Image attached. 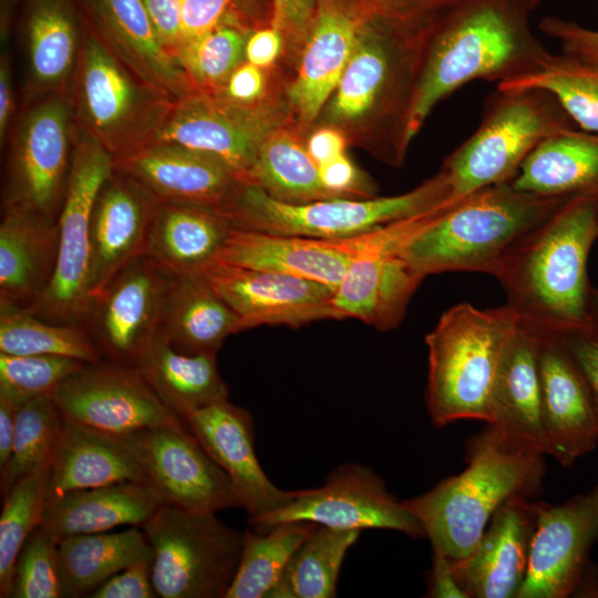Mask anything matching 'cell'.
<instances>
[{"mask_svg":"<svg viewBox=\"0 0 598 598\" xmlns=\"http://www.w3.org/2000/svg\"><path fill=\"white\" fill-rule=\"evenodd\" d=\"M532 0H462L424 44L411 105V141L435 106L475 80L502 84L537 71L551 53L530 24Z\"/></svg>","mask_w":598,"mask_h":598,"instance_id":"6da1fadb","label":"cell"},{"mask_svg":"<svg viewBox=\"0 0 598 598\" xmlns=\"http://www.w3.org/2000/svg\"><path fill=\"white\" fill-rule=\"evenodd\" d=\"M598 239V194L567 196L515 241L494 272L520 321L558 336L591 327L588 258Z\"/></svg>","mask_w":598,"mask_h":598,"instance_id":"7a4b0ae2","label":"cell"},{"mask_svg":"<svg viewBox=\"0 0 598 598\" xmlns=\"http://www.w3.org/2000/svg\"><path fill=\"white\" fill-rule=\"evenodd\" d=\"M544 456L487 424L470 441L468 464L462 473L403 504L422 524L434 551L462 560L502 504L512 497L532 499L539 492Z\"/></svg>","mask_w":598,"mask_h":598,"instance_id":"3957f363","label":"cell"},{"mask_svg":"<svg viewBox=\"0 0 598 598\" xmlns=\"http://www.w3.org/2000/svg\"><path fill=\"white\" fill-rule=\"evenodd\" d=\"M566 197L518 190L511 183L485 187L447 207L404 255L424 277L448 271L493 276L506 250Z\"/></svg>","mask_w":598,"mask_h":598,"instance_id":"277c9868","label":"cell"},{"mask_svg":"<svg viewBox=\"0 0 598 598\" xmlns=\"http://www.w3.org/2000/svg\"><path fill=\"white\" fill-rule=\"evenodd\" d=\"M519 321L507 303L478 309L462 302L443 312L425 337V401L434 425L463 419L491 421L497 371Z\"/></svg>","mask_w":598,"mask_h":598,"instance_id":"5b68a950","label":"cell"},{"mask_svg":"<svg viewBox=\"0 0 598 598\" xmlns=\"http://www.w3.org/2000/svg\"><path fill=\"white\" fill-rule=\"evenodd\" d=\"M454 202L443 172L414 189L388 197H332L287 203L261 187L239 182L216 208L235 228L327 239L349 238L419 216Z\"/></svg>","mask_w":598,"mask_h":598,"instance_id":"8992f818","label":"cell"},{"mask_svg":"<svg viewBox=\"0 0 598 598\" xmlns=\"http://www.w3.org/2000/svg\"><path fill=\"white\" fill-rule=\"evenodd\" d=\"M574 127L549 91L496 87L484 102L477 128L442 164L452 199L511 183L543 141Z\"/></svg>","mask_w":598,"mask_h":598,"instance_id":"52a82bcc","label":"cell"},{"mask_svg":"<svg viewBox=\"0 0 598 598\" xmlns=\"http://www.w3.org/2000/svg\"><path fill=\"white\" fill-rule=\"evenodd\" d=\"M153 551L161 598H225L239 563L243 532L213 513L163 505L141 527Z\"/></svg>","mask_w":598,"mask_h":598,"instance_id":"ba28073f","label":"cell"},{"mask_svg":"<svg viewBox=\"0 0 598 598\" xmlns=\"http://www.w3.org/2000/svg\"><path fill=\"white\" fill-rule=\"evenodd\" d=\"M114 171L113 155L93 136L81 140L71 158L58 214V258L42 296L27 310L52 323L85 324L89 295L90 224L97 194Z\"/></svg>","mask_w":598,"mask_h":598,"instance_id":"9c48e42d","label":"cell"},{"mask_svg":"<svg viewBox=\"0 0 598 598\" xmlns=\"http://www.w3.org/2000/svg\"><path fill=\"white\" fill-rule=\"evenodd\" d=\"M398 220L360 235V248L333 291L341 318H355L381 331L396 328L425 278L405 257L409 243L444 210Z\"/></svg>","mask_w":598,"mask_h":598,"instance_id":"30bf717a","label":"cell"},{"mask_svg":"<svg viewBox=\"0 0 598 598\" xmlns=\"http://www.w3.org/2000/svg\"><path fill=\"white\" fill-rule=\"evenodd\" d=\"M79 58V104L90 135L114 158L145 144L171 101L134 75L96 33L86 34Z\"/></svg>","mask_w":598,"mask_h":598,"instance_id":"8fae6325","label":"cell"},{"mask_svg":"<svg viewBox=\"0 0 598 598\" xmlns=\"http://www.w3.org/2000/svg\"><path fill=\"white\" fill-rule=\"evenodd\" d=\"M287 522H309L340 529L384 528L425 537L420 520L386 488L371 468L347 463L320 487L295 491L286 505L251 526L265 532Z\"/></svg>","mask_w":598,"mask_h":598,"instance_id":"7c38bea8","label":"cell"},{"mask_svg":"<svg viewBox=\"0 0 598 598\" xmlns=\"http://www.w3.org/2000/svg\"><path fill=\"white\" fill-rule=\"evenodd\" d=\"M51 398L63 419L118 437L184 423L134 367L107 360L86 363L65 378Z\"/></svg>","mask_w":598,"mask_h":598,"instance_id":"4fadbf2b","label":"cell"},{"mask_svg":"<svg viewBox=\"0 0 598 598\" xmlns=\"http://www.w3.org/2000/svg\"><path fill=\"white\" fill-rule=\"evenodd\" d=\"M278 113L265 105L189 93L172 104L148 142L181 145L214 156L245 182L262 143L279 130Z\"/></svg>","mask_w":598,"mask_h":598,"instance_id":"5bb4252c","label":"cell"},{"mask_svg":"<svg viewBox=\"0 0 598 598\" xmlns=\"http://www.w3.org/2000/svg\"><path fill=\"white\" fill-rule=\"evenodd\" d=\"M536 527L517 598L577 596L596 574L589 554L598 540V486L560 504L536 502Z\"/></svg>","mask_w":598,"mask_h":598,"instance_id":"9a60e30c","label":"cell"},{"mask_svg":"<svg viewBox=\"0 0 598 598\" xmlns=\"http://www.w3.org/2000/svg\"><path fill=\"white\" fill-rule=\"evenodd\" d=\"M138 456L163 505L197 513L240 507L235 487L185 423L123 437Z\"/></svg>","mask_w":598,"mask_h":598,"instance_id":"2e32d148","label":"cell"},{"mask_svg":"<svg viewBox=\"0 0 598 598\" xmlns=\"http://www.w3.org/2000/svg\"><path fill=\"white\" fill-rule=\"evenodd\" d=\"M240 320L258 326L298 328L342 319L332 303L333 289L309 279L214 261L200 271Z\"/></svg>","mask_w":598,"mask_h":598,"instance_id":"e0dca14e","label":"cell"},{"mask_svg":"<svg viewBox=\"0 0 598 598\" xmlns=\"http://www.w3.org/2000/svg\"><path fill=\"white\" fill-rule=\"evenodd\" d=\"M172 278L142 255L92 303L85 324L105 360L133 367L157 334Z\"/></svg>","mask_w":598,"mask_h":598,"instance_id":"ac0fdd59","label":"cell"},{"mask_svg":"<svg viewBox=\"0 0 598 598\" xmlns=\"http://www.w3.org/2000/svg\"><path fill=\"white\" fill-rule=\"evenodd\" d=\"M70 109L52 97L23 120L11 156L6 205H17L54 220L68 184L71 162Z\"/></svg>","mask_w":598,"mask_h":598,"instance_id":"d6986e66","label":"cell"},{"mask_svg":"<svg viewBox=\"0 0 598 598\" xmlns=\"http://www.w3.org/2000/svg\"><path fill=\"white\" fill-rule=\"evenodd\" d=\"M159 200L126 173L101 187L90 224L89 295L92 303L133 260L145 254Z\"/></svg>","mask_w":598,"mask_h":598,"instance_id":"ffe728a7","label":"cell"},{"mask_svg":"<svg viewBox=\"0 0 598 598\" xmlns=\"http://www.w3.org/2000/svg\"><path fill=\"white\" fill-rule=\"evenodd\" d=\"M183 421L228 475L250 525L291 501L295 491L277 487L259 464L254 422L247 410L226 399L189 413Z\"/></svg>","mask_w":598,"mask_h":598,"instance_id":"44dd1931","label":"cell"},{"mask_svg":"<svg viewBox=\"0 0 598 598\" xmlns=\"http://www.w3.org/2000/svg\"><path fill=\"white\" fill-rule=\"evenodd\" d=\"M543 425L551 455L570 466L598 444V420L587 383L560 336L539 332Z\"/></svg>","mask_w":598,"mask_h":598,"instance_id":"7402d4cb","label":"cell"},{"mask_svg":"<svg viewBox=\"0 0 598 598\" xmlns=\"http://www.w3.org/2000/svg\"><path fill=\"white\" fill-rule=\"evenodd\" d=\"M536 502L512 497L492 516L473 551L452 560L468 598H517L536 527Z\"/></svg>","mask_w":598,"mask_h":598,"instance_id":"603a6c76","label":"cell"},{"mask_svg":"<svg viewBox=\"0 0 598 598\" xmlns=\"http://www.w3.org/2000/svg\"><path fill=\"white\" fill-rule=\"evenodd\" d=\"M114 167L159 202L215 208L240 182L218 158L171 143L147 142L115 157Z\"/></svg>","mask_w":598,"mask_h":598,"instance_id":"cb8c5ba5","label":"cell"},{"mask_svg":"<svg viewBox=\"0 0 598 598\" xmlns=\"http://www.w3.org/2000/svg\"><path fill=\"white\" fill-rule=\"evenodd\" d=\"M360 235L327 239L233 228L216 261L271 270L336 289L358 255Z\"/></svg>","mask_w":598,"mask_h":598,"instance_id":"d4e9b609","label":"cell"},{"mask_svg":"<svg viewBox=\"0 0 598 598\" xmlns=\"http://www.w3.org/2000/svg\"><path fill=\"white\" fill-rule=\"evenodd\" d=\"M104 42L142 82L171 102L190 93V79L158 40L142 0H85Z\"/></svg>","mask_w":598,"mask_h":598,"instance_id":"484cf974","label":"cell"},{"mask_svg":"<svg viewBox=\"0 0 598 598\" xmlns=\"http://www.w3.org/2000/svg\"><path fill=\"white\" fill-rule=\"evenodd\" d=\"M360 38V20L338 0H320L288 97L303 125L332 96Z\"/></svg>","mask_w":598,"mask_h":598,"instance_id":"4316f807","label":"cell"},{"mask_svg":"<svg viewBox=\"0 0 598 598\" xmlns=\"http://www.w3.org/2000/svg\"><path fill=\"white\" fill-rule=\"evenodd\" d=\"M539 339L536 329L519 321L497 371L487 424L508 440L546 455L548 444L542 415Z\"/></svg>","mask_w":598,"mask_h":598,"instance_id":"83f0119b","label":"cell"},{"mask_svg":"<svg viewBox=\"0 0 598 598\" xmlns=\"http://www.w3.org/2000/svg\"><path fill=\"white\" fill-rule=\"evenodd\" d=\"M125 481L147 482L133 447L123 437L63 419L49 467L45 505L69 492Z\"/></svg>","mask_w":598,"mask_h":598,"instance_id":"f1b7e54d","label":"cell"},{"mask_svg":"<svg viewBox=\"0 0 598 598\" xmlns=\"http://www.w3.org/2000/svg\"><path fill=\"white\" fill-rule=\"evenodd\" d=\"M58 223L6 205L0 224V305L31 307L47 289L58 258Z\"/></svg>","mask_w":598,"mask_h":598,"instance_id":"f546056e","label":"cell"},{"mask_svg":"<svg viewBox=\"0 0 598 598\" xmlns=\"http://www.w3.org/2000/svg\"><path fill=\"white\" fill-rule=\"evenodd\" d=\"M233 228L215 207L159 202L144 255L172 276L200 272L216 261Z\"/></svg>","mask_w":598,"mask_h":598,"instance_id":"4dcf8cb0","label":"cell"},{"mask_svg":"<svg viewBox=\"0 0 598 598\" xmlns=\"http://www.w3.org/2000/svg\"><path fill=\"white\" fill-rule=\"evenodd\" d=\"M163 506L147 482L125 481L73 491L45 505L42 525L60 539L142 527Z\"/></svg>","mask_w":598,"mask_h":598,"instance_id":"1f68e13d","label":"cell"},{"mask_svg":"<svg viewBox=\"0 0 598 598\" xmlns=\"http://www.w3.org/2000/svg\"><path fill=\"white\" fill-rule=\"evenodd\" d=\"M243 331L237 315L202 272L173 276L157 334L187 354H217L223 342Z\"/></svg>","mask_w":598,"mask_h":598,"instance_id":"d6a6232c","label":"cell"},{"mask_svg":"<svg viewBox=\"0 0 598 598\" xmlns=\"http://www.w3.org/2000/svg\"><path fill=\"white\" fill-rule=\"evenodd\" d=\"M133 367L178 417L228 399L216 354H187L174 349L156 334L141 352Z\"/></svg>","mask_w":598,"mask_h":598,"instance_id":"836d02e7","label":"cell"},{"mask_svg":"<svg viewBox=\"0 0 598 598\" xmlns=\"http://www.w3.org/2000/svg\"><path fill=\"white\" fill-rule=\"evenodd\" d=\"M511 184L542 196L598 194V133L574 127L546 138L527 156Z\"/></svg>","mask_w":598,"mask_h":598,"instance_id":"e575fe53","label":"cell"},{"mask_svg":"<svg viewBox=\"0 0 598 598\" xmlns=\"http://www.w3.org/2000/svg\"><path fill=\"white\" fill-rule=\"evenodd\" d=\"M62 597H90L118 571L143 560L153 551L143 529L68 536L56 545Z\"/></svg>","mask_w":598,"mask_h":598,"instance_id":"d590c367","label":"cell"},{"mask_svg":"<svg viewBox=\"0 0 598 598\" xmlns=\"http://www.w3.org/2000/svg\"><path fill=\"white\" fill-rule=\"evenodd\" d=\"M360 529L317 525L288 563L267 598H331L348 550Z\"/></svg>","mask_w":598,"mask_h":598,"instance_id":"8d00e7d4","label":"cell"},{"mask_svg":"<svg viewBox=\"0 0 598 598\" xmlns=\"http://www.w3.org/2000/svg\"><path fill=\"white\" fill-rule=\"evenodd\" d=\"M317 524L287 522L265 532H243L239 563L225 598H267Z\"/></svg>","mask_w":598,"mask_h":598,"instance_id":"74e56055","label":"cell"},{"mask_svg":"<svg viewBox=\"0 0 598 598\" xmlns=\"http://www.w3.org/2000/svg\"><path fill=\"white\" fill-rule=\"evenodd\" d=\"M243 183L257 185L287 203L334 197L322 185L319 166L307 148L280 128L262 143Z\"/></svg>","mask_w":598,"mask_h":598,"instance_id":"f35d334b","label":"cell"},{"mask_svg":"<svg viewBox=\"0 0 598 598\" xmlns=\"http://www.w3.org/2000/svg\"><path fill=\"white\" fill-rule=\"evenodd\" d=\"M85 324H60L24 308L0 305V352L72 358L85 363L104 359Z\"/></svg>","mask_w":598,"mask_h":598,"instance_id":"ab89813d","label":"cell"},{"mask_svg":"<svg viewBox=\"0 0 598 598\" xmlns=\"http://www.w3.org/2000/svg\"><path fill=\"white\" fill-rule=\"evenodd\" d=\"M497 87L549 91L577 127L598 133V61L550 53L537 71Z\"/></svg>","mask_w":598,"mask_h":598,"instance_id":"60d3db41","label":"cell"},{"mask_svg":"<svg viewBox=\"0 0 598 598\" xmlns=\"http://www.w3.org/2000/svg\"><path fill=\"white\" fill-rule=\"evenodd\" d=\"M50 464L16 482L3 493L0 516V597L10 598L14 565L28 536L42 524Z\"/></svg>","mask_w":598,"mask_h":598,"instance_id":"b9f144b4","label":"cell"},{"mask_svg":"<svg viewBox=\"0 0 598 598\" xmlns=\"http://www.w3.org/2000/svg\"><path fill=\"white\" fill-rule=\"evenodd\" d=\"M76 33L71 17L58 2L47 1L28 23V53L32 79L40 86L60 84L76 55Z\"/></svg>","mask_w":598,"mask_h":598,"instance_id":"7bdbcfd3","label":"cell"},{"mask_svg":"<svg viewBox=\"0 0 598 598\" xmlns=\"http://www.w3.org/2000/svg\"><path fill=\"white\" fill-rule=\"evenodd\" d=\"M63 426V416L51 395L20 404L16 413L12 453L1 492L37 468L50 464Z\"/></svg>","mask_w":598,"mask_h":598,"instance_id":"ee69618b","label":"cell"},{"mask_svg":"<svg viewBox=\"0 0 598 598\" xmlns=\"http://www.w3.org/2000/svg\"><path fill=\"white\" fill-rule=\"evenodd\" d=\"M85 364L68 357L0 352V398L19 406L51 395L65 378Z\"/></svg>","mask_w":598,"mask_h":598,"instance_id":"f6af8a7d","label":"cell"},{"mask_svg":"<svg viewBox=\"0 0 598 598\" xmlns=\"http://www.w3.org/2000/svg\"><path fill=\"white\" fill-rule=\"evenodd\" d=\"M244 34L228 25H217L194 42L181 47L175 55L190 80L203 86L226 82L245 55Z\"/></svg>","mask_w":598,"mask_h":598,"instance_id":"bcb514c9","label":"cell"},{"mask_svg":"<svg viewBox=\"0 0 598 598\" xmlns=\"http://www.w3.org/2000/svg\"><path fill=\"white\" fill-rule=\"evenodd\" d=\"M58 540L42 524L25 539L14 565L10 598H61Z\"/></svg>","mask_w":598,"mask_h":598,"instance_id":"7dc6e473","label":"cell"},{"mask_svg":"<svg viewBox=\"0 0 598 598\" xmlns=\"http://www.w3.org/2000/svg\"><path fill=\"white\" fill-rule=\"evenodd\" d=\"M462 0H362L370 21L426 38L439 21Z\"/></svg>","mask_w":598,"mask_h":598,"instance_id":"c3c4849f","label":"cell"},{"mask_svg":"<svg viewBox=\"0 0 598 598\" xmlns=\"http://www.w3.org/2000/svg\"><path fill=\"white\" fill-rule=\"evenodd\" d=\"M538 27L544 34L559 43L561 53L598 61V30L556 16L544 17Z\"/></svg>","mask_w":598,"mask_h":598,"instance_id":"681fc988","label":"cell"},{"mask_svg":"<svg viewBox=\"0 0 598 598\" xmlns=\"http://www.w3.org/2000/svg\"><path fill=\"white\" fill-rule=\"evenodd\" d=\"M151 560L136 563L104 581L91 598H156Z\"/></svg>","mask_w":598,"mask_h":598,"instance_id":"f907efd6","label":"cell"},{"mask_svg":"<svg viewBox=\"0 0 598 598\" xmlns=\"http://www.w3.org/2000/svg\"><path fill=\"white\" fill-rule=\"evenodd\" d=\"M560 337L587 383L598 420V328L592 324Z\"/></svg>","mask_w":598,"mask_h":598,"instance_id":"816d5d0a","label":"cell"},{"mask_svg":"<svg viewBox=\"0 0 598 598\" xmlns=\"http://www.w3.org/2000/svg\"><path fill=\"white\" fill-rule=\"evenodd\" d=\"M230 0H183L182 40L178 49L216 28Z\"/></svg>","mask_w":598,"mask_h":598,"instance_id":"f5cc1de1","label":"cell"},{"mask_svg":"<svg viewBox=\"0 0 598 598\" xmlns=\"http://www.w3.org/2000/svg\"><path fill=\"white\" fill-rule=\"evenodd\" d=\"M161 43L175 54L182 40L183 0H142Z\"/></svg>","mask_w":598,"mask_h":598,"instance_id":"db71d44e","label":"cell"},{"mask_svg":"<svg viewBox=\"0 0 598 598\" xmlns=\"http://www.w3.org/2000/svg\"><path fill=\"white\" fill-rule=\"evenodd\" d=\"M319 173L322 185L334 197L360 193L361 185L370 189L368 182L361 181L358 169L344 154L319 165Z\"/></svg>","mask_w":598,"mask_h":598,"instance_id":"11a10c76","label":"cell"},{"mask_svg":"<svg viewBox=\"0 0 598 598\" xmlns=\"http://www.w3.org/2000/svg\"><path fill=\"white\" fill-rule=\"evenodd\" d=\"M272 27L281 33L299 37L311 25L312 0H272Z\"/></svg>","mask_w":598,"mask_h":598,"instance_id":"9f6ffc18","label":"cell"},{"mask_svg":"<svg viewBox=\"0 0 598 598\" xmlns=\"http://www.w3.org/2000/svg\"><path fill=\"white\" fill-rule=\"evenodd\" d=\"M226 82V97L243 104H251L265 87L261 68L249 62L239 65Z\"/></svg>","mask_w":598,"mask_h":598,"instance_id":"6f0895ef","label":"cell"},{"mask_svg":"<svg viewBox=\"0 0 598 598\" xmlns=\"http://www.w3.org/2000/svg\"><path fill=\"white\" fill-rule=\"evenodd\" d=\"M429 594L430 597L434 598H468L454 570L452 560L434 550Z\"/></svg>","mask_w":598,"mask_h":598,"instance_id":"680465c9","label":"cell"},{"mask_svg":"<svg viewBox=\"0 0 598 598\" xmlns=\"http://www.w3.org/2000/svg\"><path fill=\"white\" fill-rule=\"evenodd\" d=\"M281 35L282 33L274 27L255 32L246 41L247 62L261 69L274 63L281 51Z\"/></svg>","mask_w":598,"mask_h":598,"instance_id":"91938a15","label":"cell"},{"mask_svg":"<svg viewBox=\"0 0 598 598\" xmlns=\"http://www.w3.org/2000/svg\"><path fill=\"white\" fill-rule=\"evenodd\" d=\"M344 146V138L339 132L321 128L310 136L306 148L319 166L343 155Z\"/></svg>","mask_w":598,"mask_h":598,"instance_id":"94428289","label":"cell"},{"mask_svg":"<svg viewBox=\"0 0 598 598\" xmlns=\"http://www.w3.org/2000/svg\"><path fill=\"white\" fill-rule=\"evenodd\" d=\"M18 406L0 398V477L7 472L13 445Z\"/></svg>","mask_w":598,"mask_h":598,"instance_id":"6125c7cd","label":"cell"},{"mask_svg":"<svg viewBox=\"0 0 598 598\" xmlns=\"http://www.w3.org/2000/svg\"><path fill=\"white\" fill-rule=\"evenodd\" d=\"M12 86L10 78V64L7 56L2 55L0 62V140L1 144L6 136L12 112Z\"/></svg>","mask_w":598,"mask_h":598,"instance_id":"be15d7a7","label":"cell"},{"mask_svg":"<svg viewBox=\"0 0 598 598\" xmlns=\"http://www.w3.org/2000/svg\"><path fill=\"white\" fill-rule=\"evenodd\" d=\"M577 597L598 598V577L590 580L578 594Z\"/></svg>","mask_w":598,"mask_h":598,"instance_id":"e7e4bbea","label":"cell"},{"mask_svg":"<svg viewBox=\"0 0 598 598\" xmlns=\"http://www.w3.org/2000/svg\"><path fill=\"white\" fill-rule=\"evenodd\" d=\"M591 317L594 326L598 328V289L596 288L591 291Z\"/></svg>","mask_w":598,"mask_h":598,"instance_id":"03108f58","label":"cell"},{"mask_svg":"<svg viewBox=\"0 0 598 598\" xmlns=\"http://www.w3.org/2000/svg\"><path fill=\"white\" fill-rule=\"evenodd\" d=\"M534 4L537 7L543 0H532Z\"/></svg>","mask_w":598,"mask_h":598,"instance_id":"003e7915","label":"cell"}]
</instances>
